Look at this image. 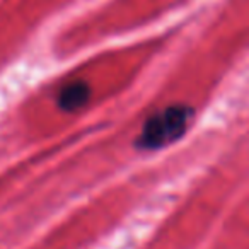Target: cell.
<instances>
[{"label": "cell", "mask_w": 249, "mask_h": 249, "mask_svg": "<svg viewBox=\"0 0 249 249\" xmlns=\"http://www.w3.org/2000/svg\"><path fill=\"white\" fill-rule=\"evenodd\" d=\"M191 120V109L186 106H171L147 120L137 145L145 150H157L174 143L184 135Z\"/></svg>", "instance_id": "obj_1"}, {"label": "cell", "mask_w": 249, "mask_h": 249, "mask_svg": "<svg viewBox=\"0 0 249 249\" xmlns=\"http://www.w3.org/2000/svg\"><path fill=\"white\" fill-rule=\"evenodd\" d=\"M90 89L86 82H72L60 90L58 104L63 111H77L89 101Z\"/></svg>", "instance_id": "obj_2"}]
</instances>
